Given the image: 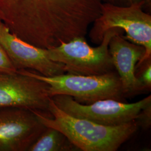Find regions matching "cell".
I'll list each match as a JSON object with an SVG mask.
<instances>
[{"label": "cell", "instance_id": "8992f818", "mask_svg": "<svg viewBox=\"0 0 151 151\" xmlns=\"http://www.w3.org/2000/svg\"><path fill=\"white\" fill-rule=\"evenodd\" d=\"M51 98L58 108L72 116L108 126L120 125L134 121L140 111L151 104V95L130 104L105 99L83 104L65 95H57Z\"/></svg>", "mask_w": 151, "mask_h": 151}, {"label": "cell", "instance_id": "277c9868", "mask_svg": "<svg viewBox=\"0 0 151 151\" xmlns=\"http://www.w3.org/2000/svg\"><path fill=\"white\" fill-rule=\"evenodd\" d=\"M145 1L127 6L101 3V15L93 22L89 37L93 43L100 44L109 29L118 28L125 32L123 37L143 46L146 53L135 67L151 59V16L143 11Z\"/></svg>", "mask_w": 151, "mask_h": 151}, {"label": "cell", "instance_id": "3957f363", "mask_svg": "<svg viewBox=\"0 0 151 151\" xmlns=\"http://www.w3.org/2000/svg\"><path fill=\"white\" fill-rule=\"evenodd\" d=\"M17 71L47 83L50 97L57 95H68L83 104L105 99L126 102L127 96L116 70L100 75L65 73L52 77H46L32 70L22 69Z\"/></svg>", "mask_w": 151, "mask_h": 151}, {"label": "cell", "instance_id": "9a60e30c", "mask_svg": "<svg viewBox=\"0 0 151 151\" xmlns=\"http://www.w3.org/2000/svg\"><path fill=\"white\" fill-rule=\"evenodd\" d=\"M102 3H107L114 5L127 6L132 4L130 0H100Z\"/></svg>", "mask_w": 151, "mask_h": 151}, {"label": "cell", "instance_id": "30bf717a", "mask_svg": "<svg viewBox=\"0 0 151 151\" xmlns=\"http://www.w3.org/2000/svg\"><path fill=\"white\" fill-rule=\"evenodd\" d=\"M123 35V32H119L111 38L109 50L127 97L142 92L135 77V67L144 57L146 50L143 46L126 39Z\"/></svg>", "mask_w": 151, "mask_h": 151}, {"label": "cell", "instance_id": "52a82bcc", "mask_svg": "<svg viewBox=\"0 0 151 151\" xmlns=\"http://www.w3.org/2000/svg\"><path fill=\"white\" fill-rule=\"evenodd\" d=\"M49 89L45 82L17 70L0 71V108H24L51 117Z\"/></svg>", "mask_w": 151, "mask_h": 151}, {"label": "cell", "instance_id": "ba28073f", "mask_svg": "<svg viewBox=\"0 0 151 151\" xmlns=\"http://www.w3.org/2000/svg\"><path fill=\"white\" fill-rule=\"evenodd\" d=\"M47 127L31 110L0 108V151H27Z\"/></svg>", "mask_w": 151, "mask_h": 151}, {"label": "cell", "instance_id": "5b68a950", "mask_svg": "<svg viewBox=\"0 0 151 151\" xmlns=\"http://www.w3.org/2000/svg\"><path fill=\"white\" fill-rule=\"evenodd\" d=\"M122 30L114 28L105 34L100 45L92 47L85 37H78L47 49L48 57L65 65L67 73L78 75H100L115 70L109 50L111 38Z\"/></svg>", "mask_w": 151, "mask_h": 151}, {"label": "cell", "instance_id": "9c48e42d", "mask_svg": "<svg viewBox=\"0 0 151 151\" xmlns=\"http://www.w3.org/2000/svg\"><path fill=\"white\" fill-rule=\"evenodd\" d=\"M0 44L16 70H29L46 77L66 73L65 65L48 57L47 49L28 43L0 22Z\"/></svg>", "mask_w": 151, "mask_h": 151}, {"label": "cell", "instance_id": "7c38bea8", "mask_svg": "<svg viewBox=\"0 0 151 151\" xmlns=\"http://www.w3.org/2000/svg\"><path fill=\"white\" fill-rule=\"evenodd\" d=\"M135 77L142 92L151 90V59L143 62L136 67Z\"/></svg>", "mask_w": 151, "mask_h": 151}, {"label": "cell", "instance_id": "e0dca14e", "mask_svg": "<svg viewBox=\"0 0 151 151\" xmlns=\"http://www.w3.org/2000/svg\"><path fill=\"white\" fill-rule=\"evenodd\" d=\"M1 22V20H0V22Z\"/></svg>", "mask_w": 151, "mask_h": 151}, {"label": "cell", "instance_id": "8fae6325", "mask_svg": "<svg viewBox=\"0 0 151 151\" xmlns=\"http://www.w3.org/2000/svg\"><path fill=\"white\" fill-rule=\"evenodd\" d=\"M80 151L60 130L47 127L27 151Z\"/></svg>", "mask_w": 151, "mask_h": 151}, {"label": "cell", "instance_id": "6da1fadb", "mask_svg": "<svg viewBox=\"0 0 151 151\" xmlns=\"http://www.w3.org/2000/svg\"><path fill=\"white\" fill-rule=\"evenodd\" d=\"M100 4V0H0V20L24 41L47 49L81 32Z\"/></svg>", "mask_w": 151, "mask_h": 151}, {"label": "cell", "instance_id": "5bb4252c", "mask_svg": "<svg viewBox=\"0 0 151 151\" xmlns=\"http://www.w3.org/2000/svg\"><path fill=\"white\" fill-rule=\"evenodd\" d=\"M0 71L15 72L17 70L13 66L7 55L0 44Z\"/></svg>", "mask_w": 151, "mask_h": 151}, {"label": "cell", "instance_id": "4fadbf2b", "mask_svg": "<svg viewBox=\"0 0 151 151\" xmlns=\"http://www.w3.org/2000/svg\"><path fill=\"white\" fill-rule=\"evenodd\" d=\"M134 122L138 127L143 130L148 129L151 125V104L143 108L137 115Z\"/></svg>", "mask_w": 151, "mask_h": 151}, {"label": "cell", "instance_id": "7a4b0ae2", "mask_svg": "<svg viewBox=\"0 0 151 151\" xmlns=\"http://www.w3.org/2000/svg\"><path fill=\"white\" fill-rule=\"evenodd\" d=\"M33 111L46 127L62 132L80 151H117L138 128L134 121L120 125L108 126L75 118L58 108L52 98L49 107L51 117L40 111Z\"/></svg>", "mask_w": 151, "mask_h": 151}, {"label": "cell", "instance_id": "2e32d148", "mask_svg": "<svg viewBox=\"0 0 151 151\" xmlns=\"http://www.w3.org/2000/svg\"><path fill=\"white\" fill-rule=\"evenodd\" d=\"M142 1H145L146 2V4L147 3L148 4L149 2H151V0H130V2L132 4H133V3H139L140 2H142Z\"/></svg>", "mask_w": 151, "mask_h": 151}]
</instances>
